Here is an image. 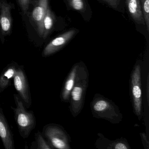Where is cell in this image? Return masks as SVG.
Wrapping results in <instances>:
<instances>
[{
  "label": "cell",
  "mask_w": 149,
  "mask_h": 149,
  "mask_svg": "<svg viewBox=\"0 0 149 149\" xmlns=\"http://www.w3.org/2000/svg\"><path fill=\"white\" fill-rule=\"evenodd\" d=\"M88 78L87 67L83 63H78L75 81L70 98V109L72 115L75 117L80 114L83 108Z\"/></svg>",
  "instance_id": "1"
},
{
  "label": "cell",
  "mask_w": 149,
  "mask_h": 149,
  "mask_svg": "<svg viewBox=\"0 0 149 149\" xmlns=\"http://www.w3.org/2000/svg\"><path fill=\"white\" fill-rule=\"evenodd\" d=\"M15 107L11 106L14 118L21 136L28 138L31 132L36 128V118L33 111L27 110L23 101L18 94L13 95Z\"/></svg>",
  "instance_id": "2"
},
{
  "label": "cell",
  "mask_w": 149,
  "mask_h": 149,
  "mask_svg": "<svg viewBox=\"0 0 149 149\" xmlns=\"http://www.w3.org/2000/svg\"><path fill=\"white\" fill-rule=\"evenodd\" d=\"M91 106L95 117L106 119L113 124L118 123L122 120V115L118 107L104 97L96 95Z\"/></svg>",
  "instance_id": "3"
},
{
  "label": "cell",
  "mask_w": 149,
  "mask_h": 149,
  "mask_svg": "<svg viewBox=\"0 0 149 149\" xmlns=\"http://www.w3.org/2000/svg\"><path fill=\"white\" fill-rule=\"evenodd\" d=\"M42 133L53 148L70 149L69 136L61 125L54 123L46 125Z\"/></svg>",
  "instance_id": "4"
},
{
  "label": "cell",
  "mask_w": 149,
  "mask_h": 149,
  "mask_svg": "<svg viewBox=\"0 0 149 149\" xmlns=\"http://www.w3.org/2000/svg\"><path fill=\"white\" fill-rule=\"evenodd\" d=\"M15 8L13 3L7 0H0V40L2 44L6 38L10 36L13 30L12 11Z\"/></svg>",
  "instance_id": "5"
},
{
  "label": "cell",
  "mask_w": 149,
  "mask_h": 149,
  "mask_svg": "<svg viewBox=\"0 0 149 149\" xmlns=\"http://www.w3.org/2000/svg\"><path fill=\"white\" fill-rule=\"evenodd\" d=\"M13 80L18 95L22 99L27 109H29L32 105V97L29 83L23 65L19 66Z\"/></svg>",
  "instance_id": "6"
},
{
  "label": "cell",
  "mask_w": 149,
  "mask_h": 149,
  "mask_svg": "<svg viewBox=\"0 0 149 149\" xmlns=\"http://www.w3.org/2000/svg\"><path fill=\"white\" fill-rule=\"evenodd\" d=\"M33 8L30 11L29 17L36 31L42 37L43 32V22L47 9L49 7V0H31Z\"/></svg>",
  "instance_id": "7"
},
{
  "label": "cell",
  "mask_w": 149,
  "mask_h": 149,
  "mask_svg": "<svg viewBox=\"0 0 149 149\" xmlns=\"http://www.w3.org/2000/svg\"><path fill=\"white\" fill-rule=\"evenodd\" d=\"M131 89L134 111L138 117L141 118L142 113V91L141 84V68L136 65L131 76Z\"/></svg>",
  "instance_id": "8"
},
{
  "label": "cell",
  "mask_w": 149,
  "mask_h": 149,
  "mask_svg": "<svg viewBox=\"0 0 149 149\" xmlns=\"http://www.w3.org/2000/svg\"><path fill=\"white\" fill-rule=\"evenodd\" d=\"M76 33L75 30L72 29L52 40L43 49L42 53V57H48L58 52L73 38Z\"/></svg>",
  "instance_id": "9"
},
{
  "label": "cell",
  "mask_w": 149,
  "mask_h": 149,
  "mask_svg": "<svg viewBox=\"0 0 149 149\" xmlns=\"http://www.w3.org/2000/svg\"><path fill=\"white\" fill-rule=\"evenodd\" d=\"M0 138L5 149H15L13 135L1 107H0Z\"/></svg>",
  "instance_id": "10"
},
{
  "label": "cell",
  "mask_w": 149,
  "mask_h": 149,
  "mask_svg": "<svg viewBox=\"0 0 149 149\" xmlns=\"http://www.w3.org/2000/svg\"><path fill=\"white\" fill-rule=\"evenodd\" d=\"M19 66L17 63L13 61L3 69L0 74V95L12 85L11 81L13 79Z\"/></svg>",
  "instance_id": "11"
},
{
  "label": "cell",
  "mask_w": 149,
  "mask_h": 149,
  "mask_svg": "<svg viewBox=\"0 0 149 149\" xmlns=\"http://www.w3.org/2000/svg\"><path fill=\"white\" fill-rule=\"evenodd\" d=\"M78 66V63L74 65L65 81L61 93V98L63 101L68 102L70 101V93L75 81Z\"/></svg>",
  "instance_id": "12"
},
{
  "label": "cell",
  "mask_w": 149,
  "mask_h": 149,
  "mask_svg": "<svg viewBox=\"0 0 149 149\" xmlns=\"http://www.w3.org/2000/svg\"><path fill=\"white\" fill-rule=\"evenodd\" d=\"M129 13L137 24L145 25L140 0H126Z\"/></svg>",
  "instance_id": "13"
},
{
  "label": "cell",
  "mask_w": 149,
  "mask_h": 149,
  "mask_svg": "<svg viewBox=\"0 0 149 149\" xmlns=\"http://www.w3.org/2000/svg\"><path fill=\"white\" fill-rule=\"evenodd\" d=\"M56 21L54 13L49 7L48 8L43 22V32L42 38L45 40L49 36L54 28Z\"/></svg>",
  "instance_id": "14"
},
{
  "label": "cell",
  "mask_w": 149,
  "mask_h": 149,
  "mask_svg": "<svg viewBox=\"0 0 149 149\" xmlns=\"http://www.w3.org/2000/svg\"><path fill=\"white\" fill-rule=\"evenodd\" d=\"M30 148L36 149H54L44 137L42 132L40 131H38L35 134V141L32 142Z\"/></svg>",
  "instance_id": "15"
},
{
  "label": "cell",
  "mask_w": 149,
  "mask_h": 149,
  "mask_svg": "<svg viewBox=\"0 0 149 149\" xmlns=\"http://www.w3.org/2000/svg\"><path fill=\"white\" fill-rule=\"evenodd\" d=\"M141 8L145 24L148 32H149V0H140Z\"/></svg>",
  "instance_id": "16"
},
{
  "label": "cell",
  "mask_w": 149,
  "mask_h": 149,
  "mask_svg": "<svg viewBox=\"0 0 149 149\" xmlns=\"http://www.w3.org/2000/svg\"><path fill=\"white\" fill-rule=\"evenodd\" d=\"M70 6L77 11L83 12L85 9L84 0H68Z\"/></svg>",
  "instance_id": "17"
},
{
  "label": "cell",
  "mask_w": 149,
  "mask_h": 149,
  "mask_svg": "<svg viewBox=\"0 0 149 149\" xmlns=\"http://www.w3.org/2000/svg\"><path fill=\"white\" fill-rule=\"evenodd\" d=\"M31 0H17V3L24 15H26L28 12Z\"/></svg>",
  "instance_id": "18"
},
{
  "label": "cell",
  "mask_w": 149,
  "mask_h": 149,
  "mask_svg": "<svg viewBox=\"0 0 149 149\" xmlns=\"http://www.w3.org/2000/svg\"><path fill=\"white\" fill-rule=\"evenodd\" d=\"M103 1L114 8H117L120 3V0H103Z\"/></svg>",
  "instance_id": "19"
},
{
  "label": "cell",
  "mask_w": 149,
  "mask_h": 149,
  "mask_svg": "<svg viewBox=\"0 0 149 149\" xmlns=\"http://www.w3.org/2000/svg\"><path fill=\"white\" fill-rule=\"evenodd\" d=\"M148 80H147V101H148V102H149V95H148V94H149V92H148Z\"/></svg>",
  "instance_id": "20"
}]
</instances>
